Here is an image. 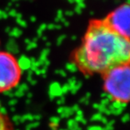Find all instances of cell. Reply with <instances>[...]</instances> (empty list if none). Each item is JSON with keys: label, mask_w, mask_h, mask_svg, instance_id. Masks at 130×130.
<instances>
[{"label": "cell", "mask_w": 130, "mask_h": 130, "mask_svg": "<svg viewBox=\"0 0 130 130\" xmlns=\"http://www.w3.org/2000/svg\"><path fill=\"white\" fill-rule=\"evenodd\" d=\"M129 40L113 31L103 20H93L82 43L75 51L76 66L86 74H103L109 69L129 63Z\"/></svg>", "instance_id": "cell-1"}, {"label": "cell", "mask_w": 130, "mask_h": 130, "mask_svg": "<svg viewBox=\"0 0 130 130\" xmlns=\"http://www.w3.org/2000/svg\"><path fill=\"white\" fill-rule=\"evenodd\" d=\"M103 89L117 102L126 104L129 101L130 68L128 64L117 66L103 74Z\"/></svg>", "instance_id": "cell-2"}, {"label": "cell", "mask_w": 130, "mask_h": 130, "mask_svg": "<svg viewBox=\"0 0 130 130\" xmlns=\"http://www.w3.org/2000/svg\"><path fill=\"white\" fill-rule=\"evenodd\" d=\"M21 69L16 58L6 52H0V93L15 87L20 80Z\"/></svg>", "instance_id": "cell-3"}, {"label": "cell", "mask_w": 130, "mask_h": 130, "mask_svg": "<svg viewBox=\"0 0 130 130\" xmlns=\"http://www.w3.org/2000/svg\"><path fill=\"white\" fill-rule=\"evenodd\" d=\"M129 5L125 3L111 12L103 21L116 34L129 40Z\"/></svg>", "instance_id": "cell-4"}, {"label": "cell", "mask_w": 130, "mask_h": 130, "mask_svg": "<svg viewBox=\"0 0 130 130\" xmlns=\"http://www.w3.org/2000/svg\"><path fill=\"white\" fill-rule=\"evenodd\" d=\"M0 130H12L9 119L1 112H0Z\"/></svg>", "instance_id": "cell-5"}]
</instances>
